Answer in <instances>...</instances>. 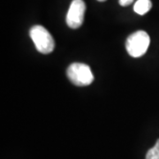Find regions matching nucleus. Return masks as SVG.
Wrapping results in <instances>:
<instances>
[{
  "label": "nucleus",
  "mask_w": 159,
  "mask_h": 159,
  "mask_svg": "<svg viewBox=\"0 0 159 159\" xmlns=\"http://www.w3.org/2000/svg\"><path fill=\"white\" fill-rule=\"evenodd\" d=\"M66 74L71 82L79 87L90 85L94 80V75L90 67L82 63H74L66 70Z\"/></svg>",
  "instance_id": "3"
},
{
  "label": "nucleus",
  "mask_w": 159,
  "mask_h": 159,
  "mask_svg": "<svg viewBox=\"0 0 159 159\" xmlns=\"http://www.w3.org/2000/svg\"><path fill=\"white\" fill-rule=\"evenodd\" d=\"M149 43V35L145 31L139 30L127 37L125 48L131 57H140L146 53Z\"/></svg>",
  "instance_id": "2"
},
{
  "label": "nucleus",
  "mask_w": 159,
  "mask_h": 159,
  "mask_svg": "<svg viewBox=\"0 0 159 159\" xmlns=\"http://www.w3.org/2000/svg\"><path fill=\"white\" fill-rule=\"evenodd\" d=\"M29 34L36 50L42 54H50L55 49V42L50 32L41 25L32 27Z\"/></svg>",
  "instance_id": "1"
},
{
  "label": "nucleus",
  "mask_w": 159,
  "mask_h": 159,
  "mask_svg": "<svg viewBox=\"0 0 159 159\" xmlns=\"http://www.w3.org/2000/svg\"><path fill=\"white\" fill-rule=\"evenodd\" d=\"M146 159H159V139L153 148H151L146 155Z\"/></svg>",
  "instance_id": "6"
},
{
  "label": "nucleus",
  "mask_w": 159,
  "mask_h": 159,
  "mask_svg": "<svg viewBox=\"0 0 159 159\" xmlns=\"http://www.w3.org/2000/svg\"><path fill=\"white\" fill-rule=\"evenodd\" d=\"M97 1H99V2H104V1H106V0H97Z\"/></svg>",
  "instance_id": "8"
},
{
  "label": "nucleus",
  "mask_w": 159,
  "mask_h": 159,
  "mask_svg": "<svg viewBox=\"0 0 159 159\" xmlns=\"http://www.w3.org/2000/svg\"><path fill=\"white\" fill-rule=\"evenodd\" d=\"M134 2V0H119V3L121 6H127L131 5Z\"/></svg>",
  "instance_id": "7"
},
{
  "label": "nucleus",
  "mask_w": 159,
  "mask_h": 159,
  "mask_svg": "<svg viewBox=\"0 0 159 159\" xmlns=\"http://www.w3.org/2000/svg\"><path fill=\"white\" fill-rule=\"evenodd\" d=\"M151 7H152V3L150 0H138L134 4V10L138 14L144 15L151 9Z\"/></svg>",
  "instance_id": "5"
},
{
  "label": "nucleus",
  "mask_w": 159,
  "mask_h": 159,
  "mask_svg": "<svg viewBox=\"0 0 159 159\" xmlns=\"http://www.w3.org/2000/svg\"><path fill=\"white\" fill-rule=\"evenodd\" d=\"M86 11L85 2L83 0H73L66 14V24L71 29H79L84 20Z\"/></svg>",
  "instance_id": "4"
}]
</instances>
